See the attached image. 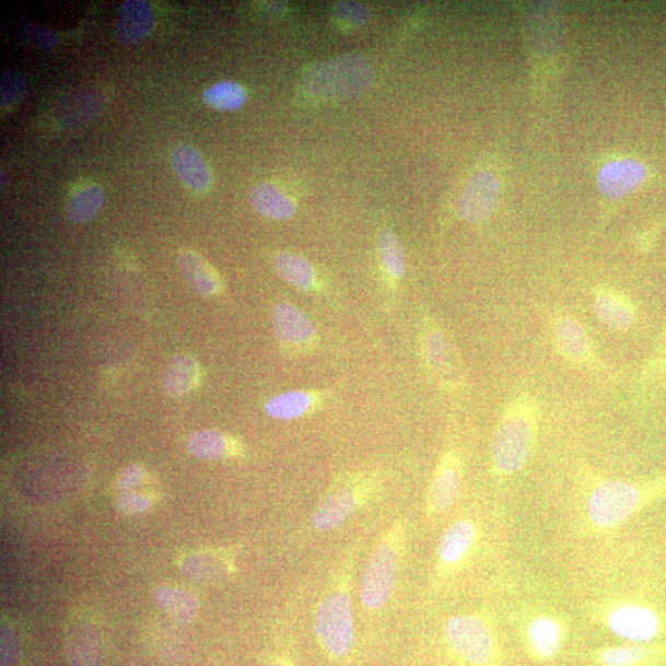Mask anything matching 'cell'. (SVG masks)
Masks as SVG:
<instances>
[{"label": "cell", "instance_id": "obj_35", "mask_svg": "<svg viewBox=\"0 0 666 666\" xmlns=\"http://www.w3.org/2000/svg\"><path fill=\"white\" fill-rule=\"evenodd\" d=\"M26 93V79L23 73L7 70L0 82V102L3 106L13 105L23 100Z\"/></svg>", "mask_w": 666, "mask_h": 666}, {"label": "cell", "instance_id": "obj_10", "mask_svg": "<svg viewBox=\"0 0 666 666\" xmlns=\"http://www.w3.org/2000/svg\"><path fill=\"white\" fill-rule=\"evenodd\" d=\"M463 482V463L456 451L441 457L431 482L429 509L432 514H444L456 504Z\"/></svg>", "mask_w": 666, "mask_h": 666}, {"label": "cell", "instance_id": "obj_29", "mask_svg": "<svg viewBox=\"0 0 666 666\" xmlns=\"http://www.w3.org/2000/svg\"><path fill=\"white\" fill-rule=\"evenodd\" d=\"M382 265L393 283L401 281L407 269V256L401 239L390 230H385L378 238Z\"/></svg>", "mask_w": 666, "mask_h": 666}, {"label": "cell", "instance_id": "obj_27", "mask_svg": "<svg viewBox=\"0 0 666 666\" xmlns=\"http://www.w3.org/2000/svg\"><path fill=\"white\" fill-rule=\"evenodd\" d=\"M156 603L173 620L183 624L195 621L198 611L197 598L179 587H160L154 593Z\"/></svg>", "mask_w": 666, "mask_h": 666}, {"label": "cell", "instance_id": "obj_19", "mask_svg": "<svg viewBox=\"0 0 666 666\" xmlns=\"http://www.w3.org/2000/svg\"><path fill=\"white\" fill-rule=\"evenodd\" d=\"M66 650L70 666H102L101 636L91 622H77L71 627Z\"/></svg>", "mask_w": 666, "mask_h": 666}, {"label": "cell", "instance_id": "obj_24", "mask_svg": "<svg viewBox=\"0 0 666 666\" xmlns=\"http://www.w3.org/2000/svg\"><path fill=\"white\" fill-rule=\"evenodd\" d=\"M277 273L296 291L311 293L320 291V282L314 266L302 256L279 254L274 258Z\"/></svg>", "mask_w": 666, "mask_h": 666}, {"label": "cell", "instance_id": "obj_23", "mask_svg": "<svg viewBox=\"0 0 666 666\" xmlns=\"http://www.w3.org/2000/svg\"><path fill=\"white\" fill-rule=\"evenodd\" d=\"M250 206L270 220L284 221L292 219L296 212V206L292 198L272 185V183H259L249 192Z\"/></svg>", "mask_w": 666, "mask_h": 666}, {"label": "cell", "instance_id": "obj_11", "mask_svg": "<svg viewBox=\"0 0 666 666\" xmlns=\"http://www.w3.org/2000/svg\"><path fill=\"white\" fill-rule=\"evenodd\" d=\"M500 196L498 178L490 172H479L468 182L458 202V212L467 222H481L494 212Z\"/></svg>", "mask_w": 666, "mask_h": 666}, {"label": "cell", "instance_id": "obj_20", "mask_svg": "<svg viewBox=\"0 0 666 666\" xmlns=\"http://www.w3.org/2000/svg\"><path fill=\"white\" fill-rule=\"evenodd\" d=\"M477 540V528L470 519H458L444 530L439 544V561L444 568H455L465 561Z\"/></svg>", "mask_w": 666, "mask_h": 666}, {"label": "cell", "instance_id": "obj_17", "mask_svg": "<svg viewBox=\"0 0 666 666\" xmlns=\"http://www.w3.org/2000/svg\"><path fill=\"white\" fill-rule=\"evenodd\" d=\"M607 623L617 635L635 642L652 640L659 629L658 617L650 608L635 605L616 608Z\"/></svg>", "mask_w": 666, "mask_h": 666}, {"label": "cell", "instance_id": "obj_28", "mask_svg": "<svg viewBox=\"0 0 666 666\" xmlns=\"http://www.w3.org/2000/svg\"><path fill=\"white\" fill-rule=\"evenodd\" d=\"M105 201L104 189L92 185L77 191L67 207V220L74 225H83L93 220Z\"/></svg>", "mask_w": 666, "mask_h": 666}, {"label": "cell", "instance_id": "obj_2", "mask_svg": "<svg viewBox=\"0 0 666 666\" xmlns=\"http://www.w3.org/2000/svg\"><path fill=\"white\" fill-rule=\"evenodd\" d=\"M373 77L370 61L362 55L350 54L313 66L305 73L302 86L314 100L346 101L369 91Z\"/></svg>", "mask_w": 666, "mask_h": 666}, {"label": "cell", "instance_id": "obj_3", "mask_svg": "<svg viewBox=\"0 0 666 666\" xmlns=\"http://www.w3.org/2000/svg\"><path fill=\"white\" fill-rule=\"evenodd\" d=\"M666 480L652 481L651 484L623 479L598 481L587 498L586 513L588 523L598 530L620 527L641 510L646 501L658 492Z\"/></svg>", "mask_w": 666, "mask_h": 666}, {"label": "cell", "instance_id": "obj_25", "mask_svg": "<svg viewBox=\"0 0 666 666\" xmlns=\"http://www.w3.org/2000/svg\"><path fill=\"white\" fill-rule=\"evenodd\" d=\"M198 364L188 354H177L171 359L163 373L162 388L171 398L188 394L198 379Z\"/></svg>", "mask_w": 666, "mask_h": 666}, {"label": "cell", "instance_id": "obj_26", "mask_svg": "<svg viewBox=\"0 0 666 666\" xmlns=\"http://www.w3.org/2000/svg\"><path fill=\"white\" fill-rule=\"evenodd\" d=\"M188 449L192 456L206 460L225 459L239 451L236 442L215 430L192 433L188 441Z\"/></svg>", "mask_w": 666, "mask_h": 666}, {"label": "cell", "instance_id": "obj_18", "mask_svg": "<svg viewBox=\"0 0 666 666\" xmlns=\"http://www.w3.org/2000/svg\"><path fill=\"white\" fill-rule=\"evenodd\" d=\"M325 402L326 395L320 390H292L270 398L264 409L269 418L292 421L320 410Z\"/></svg>", "mask_w": 666, "mask_h": 666}, {"label": "cell", "instance_id": "obj_15", "mask_svg": "<svg viewBox=\"0 0 666 666\" xmlns=\"http://www.w3.org/2000/svg\"><path fill=\"white\" fill-rule=\"evenodd\" d=\"M565 636V627L557 617L536 616L527 624V650L536 661H552L563 650Z\"/></svg>", "mask_w": 666, "mask_h": 666}, {"label": "cell", "instance_id": "obj_32", "mask_svg": "<svg viewBox=\"0 0 666 666\" xmlns=\"http://www.w3.org/2000/svg\"><path fill=\"white\" fill-rule=\"evenodd\" d=\"M651 651L643 646H608L598 651L596 662L601 666H636L649 659Z\"/></svg>", "mask_w": 666, "mask_h": 666}, {"label": "cell", "instance_id": "obj_38", "mask_svg": "<svg viewBox=\"0 0 666 666\" xmlns=\"http://www.w3.org/2000/svg\"><path fill=\"white\" fill-rule=\"evenodd\" d=\"M144 476V471L139 466H129L125 468L117 480V487L121 491H127L140 484Z\"/></svg>", "mask_w": 666, "mask_h": 666}, {"label": "cell", "instance_id": "obj_14", "mask_svg": "<svg viewBox=\"0 0 666 666\" xmlns=\"http://www.w3.org/2000/svg\"><path fill=\"white\" fill-rule=\"evenodd\" d=\"M649 168L639 160H616L605 164L598 173V189L607 198L621 199L641 187L649 178Z\"/></svg>", "mask_w": 666, "mask_h": 666}, {"label": "cell", "instance_id": "obj_21", "mask_svg": "<svg viewBox=\"0 0 666 666\" xmlns=\"http://www.w3.org/2000/svg\"><path fill=\"white\" fill-rule=\"evenodd\" d=\"M172 166L179 179L191 190L207 191L212 186L210 168L200 153L189 147H178L172 152Z\"/></svg>", "mask_w": 666, "mask_h": 666}, {"label": "cell", "instance_id": "obj_9", "mask_svg": "<svg viewBox=\"0 0 666 666\" xmlns=\"http://www.w3.org/2000/svg\"><path fill=\"white\" fill-rule=\"evenodd\" d=\"M398 573V552L392 542L381 544L366 562L361 581V600L370 610H379L393 592Z\"/></svg>", "mask_w": 666, "mask_h": 666}, {"label": "cell", "instance_id": "obj_37", "mask_svg": "<svg viewBox=\"0 0 666 666\" xmlns=\"http://www.w3.org/2000/svg\"><path fill=\"white\" fill-rule=\"evenodd\" d=\"M19 656V643L15 634L2 627V666H13Z\"/></svg>", "mask_w": 666, "mask_h": 666}, {"label": "cell", "instance_id": "obj_33", "mask_svg": "<svg viewBox=\"0 0 666 666\" xmlns=\"http://www.w3.org/2000/svg\"><path fill=\"white\" fill-rule=\"evenodd\" d=\"M182 572L196 581H211V579L222 575L224 566L215 558L198 554L186 559L182 565Z\"/></svg>", "mask_w": 666, "mask_h": 666}, {"label": "cell", "instance_id": "obj_1", "mask_svg": "<svg viewBox=\"0 0 666 666\" xmlns=\"http://www.w3.org/2000/svg\"><path fill=\"white\" fill-rule=\"evenodd\" d=\"M539 405L533 394H518L501 412L491 441V467L500 478H511L525 468L536 446Z\"/></svg>", "mask_w": 666, "mask_h": 666}, {"label": "cell", "instance_id": "obj_5", "mask_svg": "<svg viewBox=\"0 0 666 666\" xmlns=\"http://www.w3.org/2000/svg\"><path fill=\"white\" fill-rule=\"evenodd\" d=\"M451 650L468 666H499L500 646L490 623L477 615L452 617L446 624Z\"/></svg>", "mask_w": 666, "mask_h": 666}, {"label": "cell", "instance_id": "obj_31", "mask_svg": "<svg viewBox=\"0 0 666 666\" xmlns=\"http://www.w3.org/2000/svg\"><path fill=\"white\" fill-rule=\"evenodd\" d=\"M202 100L218 110L233 112L243 108L247 101V92L236 82H220L209 86L202 94Z\"/></svg>", "mask_w": 666, "mask_h": 666}, {"label": "cell", "instance_id": "obj_12", "mask_svg": "<svg viewBox=\"0 0 666 666\" xmlns=\"http://www.w3.org/2000/svg\"><path fill=\"white\" fill-rule=\"evenodd\" d=\"M359 503V487L347 480L336 482L316 510L314 527L320 533L340 527L352 516Z\"/></svg>", "mask_w": 666, "mask_h": 666}, {"label": "cell", "instance_id": "obj_4", "mask_svg": "<svg viewBox=\"0 0 666 666\" xmlns=\"http://www.w3.org/2000/svg\"><path fill=\"white\" fill-rule=\"evenodd\" d=\"M420 351L424 370L443 392L465 388L466 371L457 346L436 318L424 315L420 330Z\"/></svg>", "mask_w": 666, "mask_h": 666}, {"label": "cell", "instance_id": "obj_7", "mask_svg": "<svg viewBox=\"0 0 666 666\" xmlns=\"http://www.w3.org/2000/svg\"><path fill=\"white\" fill-rule=\"evenodd\" d=\"M314 629L318 641L328 653L337 658L349 654L354 643L350 596L342 592L327 596L317 608Z\"/></svg>", "mask_w": 666, "mask_h": 666}, {"label": "cell", "instance_id": "obj_30", "mask_svg": "<svg viewBox=\"0 0 666 666\" xmlns=\"http://www.w3.org/2000/svg\"><path fill=\"white\" fill-rule=\"evenodd\" d=\"M666 379V326L656 342L650 359L642 366L639 378V392L651 394L661 388Z\"/></svg>", "mask_w": 666, "mask_h": 666}, {"label": "cell", "instance_id": "obj_36", "mask_svg": "<svg viewBox=\"0 0 666 666\" xmlns=\"http://www.w3.org/2000/svg\"><path fill=\"white\" fill-rule=\"evenodd\" d=\"M151 506L150 500L133 492H124L118 499V509L122 514L135 515L144 513Z\"/></svg>", "mask_w": 666, "mask_h": 666}, {"label": "cell", "instance_id": "obj_8", "mask_svg": "<svg viewBox=\"0 0 666 666\" xmlns=\"http://www.w3.org/2000/svg\"><path fill=\"white\" fill-rule=\"evenodd\" d=\"M272 326L283 351L291 357H305L320 344L316 325L301 308L279 303L272 311Z\"/></svg>", "mask_w": 666, "mask_h": 666}, {"label": "cell", "instance_id": "obj_39", "mask_svg": "<svg viewBox=\"0 0 666 666\" xmlns=\"http://www.w3.org/2000/svg\"><path fill=\"white\" fill-rule=\"evenodd\" d=\"M4 177H5V172L2 170V189L5 188L7 182H8L7 178L4 179Z\"/></svg>", "mask_w": 666, "mask_h": 666}, {"label": "cell", "instance_id": "obj_40", "mask_svg": "<svg viewBox=\"0 0 666 666\" xmlns=\"http://www.w3.org/2000/svg\"><path fill=\"white\" fill-rule=\"evenodd\" d=\"M269 666H293V665L287 664V663H276V664H272V665H269Z\"/></svg>", "mask_w": 666, "mask_h": 666}, {"label": "cell", "instance_id": "obj_13", "mask_svg": "<svg viewBox=\"0 0 666 666\" xmlns=\"http://www.w3.org/2000/svg\"><path fill=\"white\" fill-rule=\"evenodd\" d=\"M592 307L598 323L612 332H627L635 323L636 308L631 297L614 288H595Z\"/></svg>", "mask_w": 666, "mask_h": 666}, {"label": "cell", "instance_id": "obj_34", "mask_svg": "<svg viewBox=\"0 0 666 666\" xmlns=\"http://www.w3.org/2000/svg\"><path fill=\"white\" fill-rule=\"evenodd\" d=\"M334 14L342 26L357 28L371 19V9L362 3L339 2L334 5Z\"/></svg>", "mask_w": 666, "mask_h": 666}, {"label": "cell", "instance_id": "obj_6", "mask_svg": "<svg viewBox=\"0 0 666 666\" xmlns=\"http://www.w3.org/2000/svg\"><path fill=\"white\" fill-rule=\"evenodd\" d=\"M553 349L561 359L577 370L601 373L605 364L585 326L572 315L554 313L549 320Z\"/></svg>", "mask_w": 666, "mask_h": 666}, {"label": "cell", "instance_id": "obj_22", "mask_svg": "<svg viewBox=\"0 0 666 666\" xmlns=\"http://www.w3.org/2000/svg\"><path fill=\"white\" fill-rule=\"evenodd\" d=\"M177 264L183 277L202 296H214L220 291L219 277L205 258L191 249H180Z\"/></svg>", "mask_w": 666, "mask_h": 666}, {"label": "cell", "instance_id": "obj_16", "mask_svg": "<svg viewBox=\"0 0 666 666\" xmlns=\"http://www.w3.org/2000/svg\"><path fill=\"white\" fill-rule=\"evenodd\" d=\"M154 22L153 9L147 0H127L115 21V37L121 45H137L152 33Z\"/></svg>", "mask_w": 666, "mask_h": 666}]
</instances>
